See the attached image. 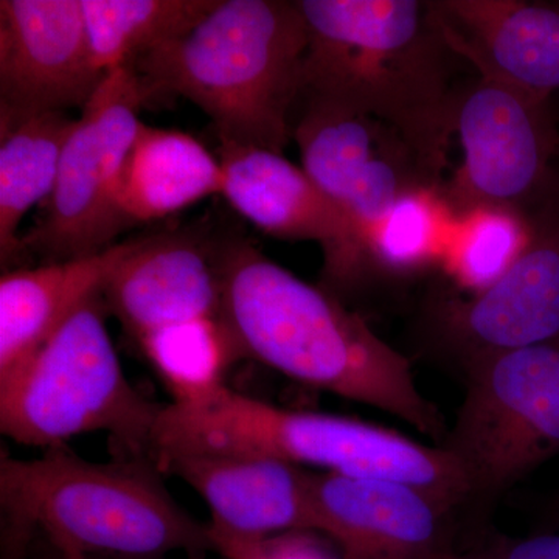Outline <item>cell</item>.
<instances>
[{
    "label": "cell",
    "mask_w": 559,
    "mask_h": 559,
    "mask_svg": "<svg viewBox=\"0 0 559 559\" xmlns=\"http://www.w3.org/2000/svg\"><path fill=\"white\" fill-rule=\"evenodd\" d=\"M138 347L178 406L204 403L227 388V370L242 358L223 318L164 326L143 336Z\"/></svg>",
    "instance_id": "22"
},
{
    "label": "cell",
    "mask_w": 559,
    "mask_h": 559,
    "mask_svg": "<svg viewBox=\"0 0 559 559\" xmlns=\"http://www.w3.org/2000/svg\"><path fill=\"white\" fill-rule=\"evenodd\" d=\"M175 454L272 459L319 473L403 481L454 509L471 500L462 466L440 444L360 419L286 409L229 385L194 406L162 407L151 459Z\"/></svg>",
    "instance_id": "5"
},
{
    "label": "cell",
    "mask_w": 559,
    "mask_h": 559,
    "mask_svg": "<svg viewBox=\"0 0 559 559\" xmlns=\"http://www.w3.org/2000/svg\"><path fill=\"white\" fill-rule=\"evenodd\" d=\"M55 550L61 555L62 559H91L87 555L81 554L80 550L72 547H55Z\"/></svg>",
    "instance_id": "27"
},
{
    "label": "cell",
    "mask_w": 559,
    "mask_h": 559,
    "mask_svg": "<svg viewBox=\"0 0 559 559\" xmlns=\"http://www.w3.org/2000/svg\"><path fill=\"white\" fill-rule=\"evenodd\" d=\"M219 157L200 140L140 123L114 193L117 230L175 215L223 193Z\"/></svg>",
    "instance_id": "19"
},
{
    "label": "cell",
    "mask_w": 559,
    "mask_h": 559,
    "mask_svg": "<svg viewBox=\"0 0 559 559\" xmlns=\"http://www.w3.org/2000/svg\"><path fill=\"white\" fill-rule=\"evenodd\" d=\"M307 47L299 2L219 0L186 36L132 68L148 100L178 95L207 114L219 143L283 154Z\"/></svg>",
    "instance_id": "3"
},
{
    "label": "cell",
    "mask_w": 559,
    "mask_h": 559,
    "mask_svg": "<svg viewBox=\"0 0 559 559\" xmlns=\"http://www.w3.org/2000/svg\"><path fill=\"white\" fill-rule=\"evenodd\" d=\"M148 102L134 68L106 73L81 109L44 218L22 237V255L44 263L83 259L116 245L114 193Z\"/></svg>",
    "instance_id": "9"
},
{
    "label": "cell",
    "mask_w": 559,
    "mask_h": 559,
    "mask_svg": "<svg viewBox=\"0 0 559 559\" xmlns=\"http://www.w3.org/2000/svg\"><path fill=\"white\" fill-rule=\"evenodd\" d=\"M314 533L342 559H432L459 549L454 507L414 485L311 473Z\"/></svg>",
    "instance_id": "15"
},
{
    "label": "cell",
    "mask_w": 559,
    "mask_h": 559,
    "mask_svg": "<svg viewBox=\"0 0 559 559\" xmlns=\"http://www.w3.org/2000/svg\"><path fill=\"white\" fill-rule=\"evenodd\" d=\"M308 47L297 106L366 114L400 132L443 178L454 135L457 55L432 2L297 0Z\"/></svg>",
    "instance_id": "2"
},
{
    "label": "cell",
    "mask_w": 559,
    "mask_h": 559,
    "mask_svg": "<svg viewBox=\"0 0 559 559\" xmlns=\"http://www.w3.org/2000/svg\"><path fill=\"white\" fill-rule=\"evenodd\" d=\"M466 390L440 447L471 499L496 498L559 454V337L469 364Z\"/></svg>",
    "instance_id": "7"
},
{
    "label": "cell",
    "mask_w": 559,
    "mask_h": 559,
    "mask_svg": "<svg viewBox=\"0 0 559 559\" xmlns=\"http://www.w3.org/2000/svg\"><path fill=\"white\" fill-rule=\"evenodd\" d=\"M460 84L454 134L463 159L443 193L454 215L503 207L527 215L559 175V131L550 97L476 72Z\"/></svg>",
    "instance_id": "8"
},
{
    "label": "cell",
    "mask_w": 559,
    "mask_h": 559,
    "mask_svg": "<svg viewBox=\"0 0 559 559\" xmlns=\"http://www.w3.org/2000/svg\"><path fill=\"white\" fill-rule=\"evenodd\" d=\"M525 216L527 246L502 277L468 297L447 294L430 305L433 334L462 370L559 337V175Z\"/></svg>",
    "instance_id": "10"
},
{
    "label": "cell",
    "mask_w": 559,
    "mask_h": 559,
    "mask_svg": "<svg viewBox=\"0 0 559 559\" xmlns=\"http://www.w3.org/2000/svg\"><path fill=\"white\" fill-rule=\"evenodd\" d=\"M95 68L102 75L134 66L182 38L219 0H81Z\"/></svg>",
    "instance_id": "21"
},
{
    "label": "cell",
    "mask_w": 559,
    "mask_h": 559,
    "mask_svg": "<svg viewBox=\"0 0 559 559\" xmlns=\"http://www.w3.org/2000/svg\"><path fill=\"white\" fill-rule=\"evenodd\" d=\"M221 197L250 224L286 241H314L323 250L322 288L340 297L371 277L366 246L347 216L283 154L219 143Z\"/></svg>",
    "instance_id": "12"
},
{
    "label": "cell",
    "mask_w": 559,
    "mask_h": 559,
    "mask_svg": "<svg viewBox=\"0 0 559 559\" xmlns=\"http://www.w3.org/2000/svg\"><path fill=\"white\" fill-rule=\"evenodd\" d=\"M551 509H554V521L559 525V498L555 500L554 507H551Z\"/></svg>",
    "instance_id": "28"
},
{
    "label": "cell",
    "mask_w": 559,
    "mask_h": 559,
    "mask_svg": "<svg viewBox=\"0 0 559 559\" xmlns=\"http://www.w3.org/2000/svg\"><path fill=\"white\" fill-rule=\"evenodd\" d=\"M527 216L477 207L455 216L443 267L457 288L476 294L502 277L528 241Z\"/></svg>",
    "instance_id": "24"
},
{
    "label": "cell",
    "mask_w": 559,
    "mask_h": 559,
    "mask_svg": "<svg viewBox=\"0 0 559 559\" xmlns=\"http://www.w3.org/2000/svg\"><path fill=\"white\" fill-rule=\"evenodd\" d=\"M207 503L210 535L221 544H255L288 533H314L311 473L278 460L175 454L153 460Z\"/></svg>",
    "instance_id": "16"
},
{
    "label": "cell",
    "mask_w": 559,
    "mask_h": 559,
    "mask_svg": "<svg viewBox=\"0 0 559 559\" xmlns=\"http://www.w3.org/2000/svg\"><path fill=\"white\" fill-rule=\"evenodd\" d=\"M103 79L81 0L0 2V121L83 109Z\"/></svg>",
    "instance_id": "14"
},
{
    "label": "cell",
    "mask_w": 559,
    "mask_h": 559,
    "mask_svg": "<svg viewBox=\"0 0 559 559\" xmlns=\"http://www.w3.org/2000/svg\"><path fill=\"white\" fill-rule=\"evenodd\" d=\"M76 120L44 112L0 121V263L11 271L22 257L20 226L57 183L62 150Z\"/></svg>",
    "instance_id": "20"
},
{
    "label": "cell",
    "mask_w": 559,
    "mask_h": 559,
    "mask_svg": "<svg viewBox=\"0 0 559 559\" xmlns=\"http://www.w3.org/2000/svg\"><path fill=\"white\" fill-rule=\"evenodd\" d=\"M448 44L476 72L551 97L559 90V2H432Z\"/></svg>",
    "instance_id": "17"
},
{
    "label": "cell",
    "mask_w": 559,
    "mask_h": 559,
    "mask_svg": "<svg viewBox=\"0 0 559 559\" xmlns=\"http://www.w3.org/2000/svg\"><path fill=\"white\" fill-rule=\"evenodd\" d=\"M216 554L226 559H342L318 533L297 532L255 544H221Z\"/></svg>",
    "instance_id": "25"
},
{
    "label": "cell",
    "mask_w": 559,
    "mask_h": 559,
    "mask_svg": "<svg viewBox=\"0 0 559 559\" xmlns=\"http://www.w3.org/2000/svg\"><path fill=\"white\" fill-rule=\"evenodd\" d=\"M153 460L91 462L69 447L36 459H0L3 533L14 550L33 533L81 554L202 558L215 550L209 522L180 507Z\"/></svg>",
    "instance_id": "4"
},
{
    "label": "cell",
    "mask_w": 559,
    "mask_h": 559,
    "mask_svg": "<svg viewBox=\"0 0 559 559\" xmlns=\"http://www.w3.org/2000/svg\"><path fill=\"white\" fill-rule=\"evenodd\" d=\"M138 245L116 242L83 259L16 267L0 278V382L22 369L92 297L103 294Z\"/></svg>",
    "instance_id": "18"
},
{
    "label": "cell",
    "mask_w": 559,
    "mask_h": 559,
    "mask_svg": "<svg viewBox=\"0 0 559 559\" xmlns=\"http://www.w3.org/2000/svg\"><path fill=\"white\" fill-rule=\"evenodd\" d=\"M58 559H62L60 554H58Z\"/></svg>",
    "instance_id": "30"
},
{
    "label": "cell",
    "mask_w": 559,
    "mask_h": 559,
    "mask_svg": "<svg viewBox=\"0 0 559 559\" xmlns=\"http://www.w3.org/2000/svg\"><path fill=\"white\" fill-rule=\"evenodd\" d=\"M293 140L304 171L347 216L362 241L401 197L444 186L399 131L366 114L314 103L297 106Z\"/></svg>",
    "instance_id": "11"
},
{
    "label": "cell",
    "mask_w": 559,
    "mask_h": 559,
    "mask_svg": "<svg viewBox=\"0 0 559 559\" xmlns=\"http://www.w3.org/2000/svg\"><path fill=\"white\" fill-rule=\"evenodd\" d=\"M455 559H559V533L509 536L502 533L459 547Z\"/></svg>",
    "instance_id": "26"
},
{
    "label": "cell",
    "mask_w": 559,
    "mask_h": 559,
    "mask_svg": "<svg viewBox=\"0 0 559 559\" xmlns=\"http://www.w3.org/2000/svg\"><path fill=\"white\" fill-rule=\"evenodd\" d=\"M237 235L190 226L138 238L103 299L135 344L146 334L202 318H223L227 264Z\"/></svg>",
    "instance_id": "13"
},
{
    "label": "cell",
    "mask_w": 559,
    "mask_h": 559,
    "mask_svg": "<svg viewBox=\"0 0 559 559\" xmlns=\"http://www.w3.org/2000/svg\"><path fill=\"white\" fill-rule=\"evenodd\" d=\"M455 554L457 550L452 551V554L441 555V557L432 558V559H455Z\"/></svg>",
    "instance_id": "29"
},
{
    "label": "cell",
    "mask_w": 559,
    "mask_h": 559,
    "mask_svg": "<svg viewBox=\"0 0 559 559\" xmlns=\"http://www.w3.org/2000/svg\"><path fill=\"white\" fill-rule=\"evenodd\" d=\"M103 294L79 308L22 369L0 382V430L22 447L66 448L108 433L119 457L151 459L162 407L128 380Z\"/></svg>",
    "instance_id": "6"
},
{
    "label": "cell",
    "mask_w": 559,
    "mask_h": 559,
    "mask_svg": "<svg viewBox=\"0 0 559 559\" xmlns=\"http://www.w3.org/2000/svg\"><path fill=\"white\" fill-rule=\"evenodd\" d=\"M454 223L443 186L404 194L366 231L371 274L407 277L443 264Z\"/></svg>",
    "instance_id": "23"
},
{
    "label": "cell",
    "mask_w": 559,
    "mask_h": 559,
    "mask_svg": "<svg viewBox=\"0 0 559 559\" xmlns=\"http://www.w3.org/2000/svg\"><path fill=\"white\" fill-rule=\"evenodd\" d=\"M223 319L242 358L393 415L437 444L447 439L443 417L418 389L403 353L340 297L304 282L242 237L227 264Z\"/></svg>",
    "instance_id": "1"
},
{
    "label": "cell",
    "mask_w": 559,
    "mask_h": 559,
    "mask_svg": "<svg viewBox=\"0 0 559 559\" xmlns=\"http://www.w3.org/2000/svg\"><path fill=\"white\" fill-rule=\"evenodd\" d=\"M558 162H559V153H558Z\"/></svg>",
    "instance_id": "31"
}]
</instances>
